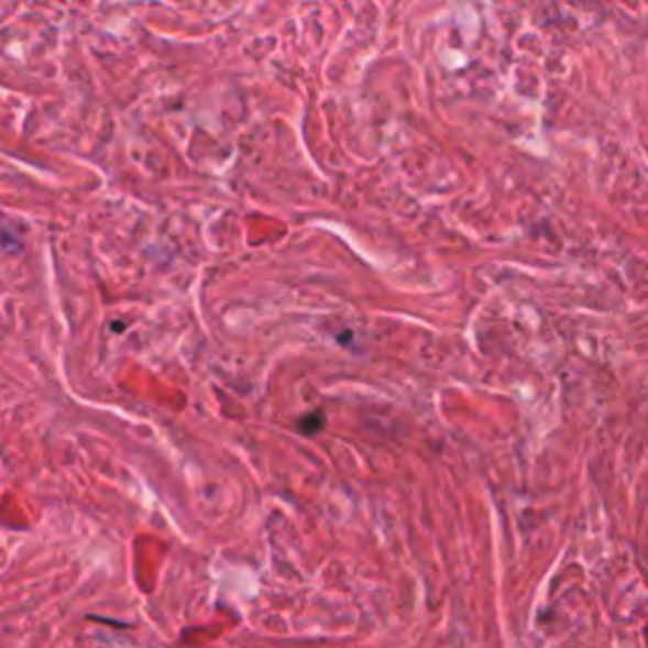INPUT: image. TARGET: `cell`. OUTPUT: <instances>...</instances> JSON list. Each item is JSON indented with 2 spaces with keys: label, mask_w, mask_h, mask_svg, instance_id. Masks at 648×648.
I'll list each match as a JSON object with an SVG mask.
<instances>
[{
  "label": "cell",
  "mask_w": 648,
  "mask_h": 648,
  "mask_svg": "<svg viewBox=\"0 0 648 648\" xmlns=\"http://www.w3.org/2000/svg\"><path fill=\"white\" fill-rule=\"evenodd\" d=\"M0 246H6V249H19L21 243H19V241H13V235H11V233H3V231H0Z\"/></svg>",
  "instance_id": "obj_1"
}]
</instances>
